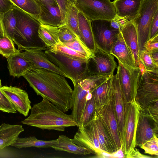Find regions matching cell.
Here are the masks:
<instances>
[{"label":"cell","instance_id":"cell-1","mask_svg":"<svg viewBox=\"0 0 158 158\" xmlns=\"http://www.w3.org/2000/svg\"><path fill=\"white\" fill-rule=\"evenodd\" d=\"M23 76L37 95L44 97L64 112L70 109L73 90L65 77L42 68H32Z\"/></svg>","mask_w":158,"mask_h":158},{"label":"cell","instance_id":"cell-2","mask_svg":"<svg viewBox=\"0 0 158 158\" xmlns=\"http://www.w3.org/2000/svg\"><path fill=\"white\" fill-rule=\"evenodd\" d=\"M31 107L30 115L22 123L42 130L64 131L66 127L77 126L78 123L71 114H68L44 97Z\"/></svg>","mask_w":158,"mask_h":158},{"label":"cell","instance_id":"cell-3","mask_svg":"<svg viewBox=\"0 0 158 158\" xmlns=\"http://www.w3.org/2000/svg\"><path fill=\"white\" fill-rule=\"evenodd\" d=\"M16 20V28L13 41L20 52L27 49L45 51L46 45L40 38L38 30L40 23L35 18L13 6Z\"/></svg>","mask_w":158,"mask_h":158},{"label":"cell","instance_id":"cell-4","mask_svg":"<svg viewBox=\"0 0 158 158\" xmlns=\"http://www.w3.org/2000/svg\"><path fill=\"white\" fill-rule=\"evenodd\" d=\"M140 73L138 78L135 100L141 109L158 101V71L145 70L140 63Z\"/></svg>","mask_w":158,"mask_h":158},{"label":"cell","instance_id":"cell-5","mask_svg":"<svg viewBox=\"0 0 158 158\" xmlns=\"http://www.w3.org/2000/svg\"><path fill=\"white\" fill-rule=\"evenodd\" d=\"M44 52L48 59L67 75L73 85L87 77L88 60L73 58L52 52L49 49Z\"/></svg>","mask_w":158,"mask_h":158},{"label":"cell","instance_id":"cell-6","mask_svg":"<svg viewBox=\"0 0 158 158\" xmlns=\"http://www.w3.org/2000/svg\"><path fill=\"white\" fill-rule=\"evenodd\" d=\"M140 108L135 98L125 103L122 149L124 156L135 146V136Z\"/></svg>","mask_w":158,"mask_h":158},{"label":"cell","instance_id":"cell-7","mask_svg":"<svg viewBox=\"0 0 158 158\" xmlns=\"http://www.w3.org/2000/svg\"><path fill=\"white\" fill-rule=\"evenodd\" d=\"M158 10V0H141L138 13L132 22L136 28L139 52L150 39V28L153 17Z\"/></svg>","mask_w":158,"mask_h":158},{"label":"cell","instance_id":"cell-8","mask_svg":"<svg viewBox=\"0 0 158 158\" xmlns=\"http://www.w3.org/2000/svg\"><path fill=\"white\" fill-rule=\"evenodd\" d=\"M117 66L113 55L96 46L87 60V77L101 78L113 76Z\"/></svg>","mask_w":158,"mask_h":158},{"label":"cell","instance_id":"cell-9","mask_svg":"<svg viewBox=\"0 0 158 158\" xmlns=\"http://www.w3.org/2000/svg\"><path fill=\"white\" fill-rule=\"evenodd\" d=\"M75 4L89 20H111L116 16L113 2L110 0H76Z\"/></svg>","mask_w":158,"mask_h":158},{"label":"cell","instance_id":"cell-10","mask_svg":"<svg viewBox=\"0 0 158 158\" xmlns=\"http://www.w3.org/2000/svg\"><path fill=\"white\" fill-rule=\"evenodd\" d=\"M95 113L102 121L117 152L121 147L122 139L112 96L104 105L95 108Z\"/></svg>","mask_w":158,"mask_h":158},{"label":"cell","instance_id":"cell-11","mask_svg":"<svg viewBox=\"0 0 158 158\" xmlns=\"http://www.w3.org/2000/svg\"><path fill=\"white\" fill-rule=\"evenodd\" d=\"M97 78L87 77L74 85L71 98L70 109L71 115L78 124L83 112L87 100L92 97L91 91L94 87L95 79Z\"/></svg>","mask_w":158,"mask_h":158},{"label":"cell","instance_id":"cell-12","mask_svg":"<svg viewBox=\"0 0 158 158\" xmlns=\"http://www.w3.org/2000/svg\"><path fill=\"white\" fill-rule=\"evenodd\" d=\"M110 20L102 19L90 20L96 46L110 54L120 32V30L111 26Z\"/></svg>","mask_w":158,"mask_h":158},{"label":"cell","instance_id":"cell-13","mask_svg":"<svg viewBox=\"0 0 158 158\" xmlns=\"http://www.w3.org/2000/svg\"><path fill=\"white\" fill-rule=\"evenodd\" d=\"M78 129L73 139V142L89 150L91 153L101 157L103 152L99 142L96 130L93 120Z\"/></svg>","mask_w":158,"mask_h":158},{"label":"cell","instance_id":"cell-14","mask_svg":"<svg viewBox=\"0 0 158 158\" xmlns=\"http://www.w3.org/2000/svg\"><path fill=\"white\" fill-rule=\"evenodd\" d=\"M117 69L120 85L126 102L135 98L138 78L140 73L139 67L128 68L118 60Z\"/></svg>","mask_w":158,"mask_h":158},{"label":"cell","instance_id":"cell-15","mask_svg":"<svg viewBox=\"0 0 158 158\" xmlns=\"http://www.w3.org/2000/svg\"><path fill=\"white\" fill-rule=\"evenodd\" d=\"M158 122L140 109L135 136V146H141L154 135H158Z\"/></svg>","mask_w":158,"mask_h":158},{"label":"cell","instance_id":"cell-16","mask_svg":"<svg viewBox=\"0 0 158 158\" xmlns=\"http://www.w3.org/2000/svg\"><path fill=\"white\" fill-rule=\"evenodd\" d=\"M0 89L20 114L27 116L31 109V102L27 93L23 89L11 86H3Z\"/></svg>","mask_w":158,"mask_h":158},{"label":"cell","instance_id":"cell-17","mask_svg":"<svg viewBox=\"0 0 158 158\" xmlns=\"http://www.w3.org/2000/svg\"><path fill=\"white\" fill-rule=\"evenodd\" d=\"M113 76L95 79L91 93L94 98L95 108L104 105L112 98Z\"/></svg>","mask_w":158,"mask_h":158},{"label":"cell","instance_id":"cell-18","mask_svg":"<svg viewBox=\"0 0 158 158\" xmlns=\"http://www.w3.org/2000/svg\"><path fill=\"white\" fill-rule=\"evenodd\" d=\"M21 53L31 63L32 68L49 70L67 78V75L48 59L44 51L36 49H27Z\"/></svg>","mask_w":158,"mask_h":158},{"label":"cell","instance_id":"cell-19","mask_svg":"<svg viewBox=\"0 0 158 158\" xmlns=\"http://www.w3.org/2000/svg\"><path fill=\"white\" fill-rule=\"evenodd\" d=\"M113 87L112 99L121 138L122 139L123 127L124 108L126 102L117 73L113 76Z\"/></svg>","mask_w":158,"mask_h":158},{"label":"cell","instance_id":"cell-20","mask_svg":"<svg viewBox=\"0 0 158 158\" xmlns=\"http://www.w3.org/2000/svg\"><path fill=\"white\" fill-rule=\"evenodd\" d=\"M110 54L128 68L133 69L138 67L135 65L132 53L125 43L120 31L113 45Z\"/></svg>","mask_w":158,"mask_h":158},{"label":"cell","instance_id":"cell-21","mask_svg":"<svg viewBox=\"0 0 158 158\" xmlns=\"http://www.w3.org/2000/svg\"><path fill=\"white\" fill-rule=\"evenodd\" d=\"M123 38L130 49L136 66L139 67L140 61L137 30L131 22H127L120 30Z\"/></svg>","mask_w":158,"mask_h":158},{"label":"cell","instance_id":"cell-22","mask_svg":"<svg viewBox=\"0 0 158 158\" xmlns=\"http://www.w3.org/2000/svg\"><path fill=\"white\" fill-rule=\"evenodd\" d=\"M37 1L41 9L37 20L41 24L56 27L64 25L58 6L44 4Z\"/></svg>","mask_w":158,"mask_h":158},{"label":"cell","instance_id":"cell-23","mask_svg":"<svg viewBox=\"0 0 158 158\" xmlns=\"http://www.w3.org/2000/svg\"><path fill=\"white\" fill-rule=\"evenodd\" d=\"M141 0H114L116 15L132 22L139 9Z\"/></svg>","mask_w":158,"mask_h":158},{"label":"cell","instance_id":"cell-24","mask_svg":"<svg viewBox=\"0 0 158 158\" xmlns=\"http://www.w3.org/2000/svg\"><path fill=\"white\" fill-rule=\"evenodd\" d=\"M6 58L10 75L19 78L27 71L32 69L31 63L21 52L12 55Z\"/></svg>","mask_w":158,"mask_h":158},{"label":"cell","instance_id":"cell-25","mask_svg":"<svg viewBox=\"0 0 158 158\" xmlns=\"http://www.w3.org/2000/svg\"><path fill=\"white\" fill-rule=\"evenodd\" d=\"M78 29L80 39L83 43L92 52L96 48L92 31L90 20L79 11Z\"/></svg>","mask_w":158,"mask_h":158},{"label":"cell","instance_id":"cell-26","mask_svg":"<svg viewBox=\"0 0 158 158\" xmlns=\"http://www.w3.org/2000/svg\"><path fill=\"white\" fill-rule=\"evenodd\" d=\"M23 131L21 125L2 124L0 126V149L11 145Z\"/></svg>","mask_w":158,"mask_h":158},{"label":"cell","instance_id":"cell-27","mask_svg":"<svg viewBox=\"0 0 158 158\" xmlns=\"http://www.w3.org/2000/svg\"><path fill=\"white\" fill-rule=\"evenodd\" d=\"M57 143L51 147L56 151H63L69 153L82 155L91 153L87 148L78 145L73 142L68 136L61 135L57 139Z\"/></svg>","mask_w":158,"mask_h":158},{"label":"cell","instance_id":"cell-28","mask_svg":"<svg viewBox=\"0 0 158 158\" xmlns=\"http://www.w3.org/2000/svg\"><path fill=\"white\" fill-rule=\"evenodd\" d=\"M95 125L101 149L103 152L112 155L115 151L107 132L101 120L95 114L92 119Z\"/></svg>","mask_w":158,"mask_h":158},{"label":"cell","instance_id":"cell-29","mask_svg":"<svg viewBox=\"0 0 158 158\" xmlns=\"http://www.w3.org/2000/svg\"><path fill=\"white\" fill-rule=\"evenodd\" d=\"M38 34L40 38L48 49L53 48L60 41L58 27L40 24Z\"/></svg>","mask_w":158,"mask_h":158},{"label":"cell","instance_id":"cell-30","mask_svg":"<svg viewBox=\"0 0 158 158\" xmlns=\"http://www.w3.org/2000/svg\"><path fill=\"white\" fill-rule=\"evenodd\" d=\"M79 11L74 3H69L65 12L64 23L74 34L77 40L83 43L80 39L79 32L78 14Z\"/></svg>","mask_w":158,"mask_h":158},{"label":"cell","instance_id":"cell-31","mask_svg":"<svg viewBox=\"0 0 158 158\" xmlns=\"http://www.w3.org/2000/svg\"><path fill=\"white\" fill-rule=\"evenodd\" d=\"M57 139L50 140H43L37 139L35 136L22 138L18 137L11 146L18 148L30 147L38 148H51L57 143Z\"/></svg>","mask_w":158,"mask_h":158},{"label":"cell","instance_id":"cell-32","mask_svg":"<svg viewBox=\"0 0 158 158\" xmlns=\"http://www.w3.org/2000/svg\"><path fill=\"white\" fill-rule=\"evenodd\" d=\"M9 0L14 6H17L37 20L41 9L37 0Z\"/></svg>","mask_w":158,"mask_h":158},{"label":"cell","instance_id":"cell-33","mask_svg":"<svg viewBox=\"0 0 158 158\" xmlns=\"http://www.w3.org/2000/svg\"><path fill=\"white\" fill-rule=\"evenodd\" d=\"M4 31L6 35L13 41L16 28V20L13 6L6 12L0 14Z\"/></svg>","mask_w":158,"mask_h":158},{"label":"cell","instance_id":"cell-34","mask_svg":"<svg viewBox=\"0 0 158 158\" xmlns=\"http://www.w3.org/2000/svg\"><path fill=\"white\" fill-rule=\"evenodd\" d=\"M95 107L93 96L86 101L83 112L78 124V127H83L93 119L94 115Z\"/></svg>","mask_w":158,"mask_h":158},{"label":"cell","instance_id":"cell-35","mask_svg":"<svg viewBox=\"0 0 158 158\" xmlns=\"http://www.w3.org/2000/svg\"><path fill=\"white\" fill-rule=\"evenodd\" d=\"M49 49L52 52L60 53L75 59L87 60L89 58L86 56L67 47L60 41L55 46Z\"/></svg>","mask_w":158,"mask_h":158},{"label":"cell","instance_id":"cell-36","mask_svg":"<svg viewBox=\"0 0 158 158\" xmlns=\"http://www.w3.org/2000/svg\"><path fill=\"white\" fill-rule=\"evenodd\" d=\"M14 41L7 36L0 37V54L6 58L20 52L16 49Z\"/></svg>","mask_w":158,"mask_h":158},{"label":"cell","instance_id":"cell-37","mask_svg":"<svg viewBox=\"0 0 158 158\" xmlns=\"http://www.w3.org/2000/svg\"><path fill=\"white\" fill-rule=\"evenodd\" d=\"M139 57L145 70L150 72L158 71V64L154 61L151 53L145 49L140 51Z\"/></svg>","mask_w":158,"mask_h":158},{"label":"cell","instance_id":"cell-38","mask_svg":"<svg viewBox=\"0 0 158 158\" xmlns=\"http://www.w3.org/2000/svg\"><path fill=\"white\" fill-rule=\"evenodd\" d=\"M158 135H154L152 138L143 144L140 148L144 150L145 153L158 155Z\"/></svg>","mask_w":158,"mask_h":158},{"label":"cell","instance_id":"cell-39","mask_svg":"<svg viewBox=\"0 0 158 158\" xmlns=\"http://www.w3.org/2000/svg\"><path fill=\"white\" fill-rule=\"evenodd\" d=\"M67 47L76 52L89 58L92 55V52L83 44L77 40L72 42L63 43Z\"/></svg>","mask_w":158,"mask_h":158},{"label":"cell","instance_id":"cell-40","mask_svg":"<svg viewBox=\"0 0 158 158\" xmlns=\"http://www.w3.org/2000/svg\"><path fill=\"white\" fill-rule=\"evenodd\" d=\"M58 27L59 39L61 42H70L77 40L74 34L65 24Z\"/></svg>","mask_w":158,"mask_h":158},{"label":"cell","instance_id":"cell-41","mask_svg":"<svg viewBox=\"0 0 158 158\" xmlns=\"http://www.w3.org/2000/svg\"><path fill=\"white\" fill-rule=\"evenodd\" d=\"M0 110L8 113H15L17 112L13 105L0 89Z\"/></svg>","mask_w":158,"mask_h":158},{"label":"cell","instance_id":"cell-42","mask_svg":"<svg viewBox=\"0 0 158 158\" xmlns=\"http://www.w3.org/2000/svg\"><path fill=\"white\" fill-rule=\"evenodd\" d=\"M141 109L158 122V101L150 104L145 108Z\"/></svg>","mask_w":158,"mask_h":158},{"label":"cell","instance_id":"cell-43","mask_svg":"<svg viewBox=\"0 0 158 158\" xmlns=\"http://www.w3.org/2000/svg\"><path fill=\"white\" fill-rule=\"evenodd\" d=\"M144 48L150 52L158 50V34L149 39L145 43Z\"/></svg>","mask_w":158,"mask_h":158},{"label":"cell","instance_id":"cell-44","mask_svg":"<svg viewBox=\"0 0 158 158\" xmlns=\"http://www.w3.org/2000/svg\"><path fill=\"white\" fill-rule=\"evenodd\" d=\"M60 9L61 19L63 23L64 24L65 12L67 6L70 2L75 3L76 0H56Z\"/></svg>","mask_w":158,"mask_h":158},{"label":"cell","instance_id":"cell-45","mask_svg":"<svg viewBox=\"0 0 158 158\" xmlns=\"http://www.w3.org/2000/svg\"><path fill=\"white\" fill-rule=\"evenodd\" d=\"M158 34V10L156 13L151 23L150 38Z\"/></svg>","mask_w":158,"mask_h":158},{"label":"cell","instance_id":"cell-46","mask_svg":"<svg viewBox=\"0 0 158 158\" xmlns=\"http://www.w3.org/2000/svg\"><path fill=\"white\" fill-rule=\"evenodd\" d=\"M127 22L123 18L116 15L114 19L110 20V25L115 29L120 30Z\"/></svg>","mask_w":158,"mask_h":158},{"label":"cell","instance_id":"cell-47","mask_svg":"<svg viewBox=\"0 0 158 158\" xmlns=\"http://www.w3.org/2000/svg\"><path fill=\"white\" fill-rule=\"evenodd\" d=\"M124 157L131 158H150L152 157L141 153L139 150L134 148L129 154L124 156Z\"/></svg>","mask_w":158,"mask_h":158},{"label":"cell","instance_id":"cell-48","mask_svg":"<svg viewBox=\"0 0 158 158\" xmlns=\"http://www.w3.org/2000/svg\"><path fill=\"white\" fill-rule=\"evenodd\" d=\"M13 4L9 0H0V14H3L13 7Z\"/></svg>","mask_w":158,"mask_h":158},{"label":"cell","instance_id":"cell-49","mask_svg":"<svg viewBox=\"0 0 158 158\" xmlns=\"http://www.w3.org/2000/svg\"><path fill=\"white\" fill-rule=\"evenodd\" d=\"M41 3L53 6H58L56 0H37Z\"/></svg>","mask_w":158,"mask_h":158},{"label":"cell","instance_id":"cell-50","mask_svg":"<svg viewBox=\"0 0 158 158\" xmlns=\"http://www.w3.org/2000/svg\"><path fill=\"white\" fill-rule=\"evenodd\" d=\"M5 36H6V35L4 30L2 20L0 15V37L2 38Z\"/></svg>","mask_w":158,"mask_h":158},{"label":"cell","instance_id":"cell-51","mask_svg":"<svg viewBox=\"0 0 158 158\" xmlns=\"http://www.w3.org/2000/svg\"><path fill=\"white\" fill-rule=\"evenodd\" d=\"M150 53L153 60L158 64V50L154 51Z\"/></svg>","mask_w":158,"mask_h":158},{"label":"cell","instance_id":"cell-52","mask_svg":"<svg viewBox=\"0 0 158 158\" xmlns=\"http://www.w3.org/2000/svg\"><path fill=\"white\" fill-rule=\"evenodd\" d=\"M2 83H1V79H0V87L2 86Z\"/></svg>","mask_w":158,"mask_h":158}]
</instances>
